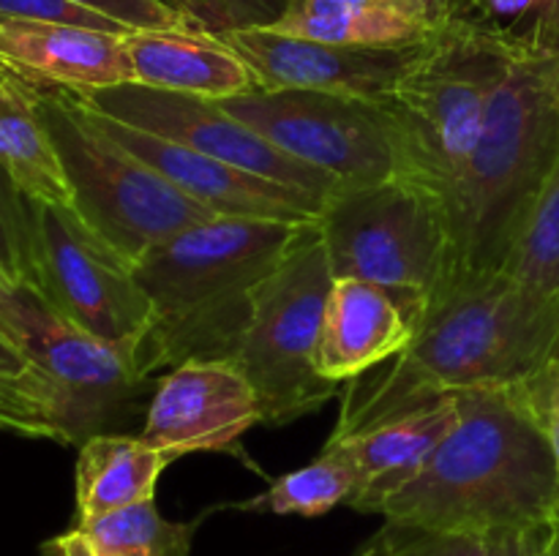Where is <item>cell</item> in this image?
<instances>
[{
	"label": "cell",
	"mask_w": 559,
	"mask_h": 556,
	"mask_svg": "<svg viewBox=\"0 0 559 556\" xmlns=\"http://www.w3.org/2000/svg\"><path fill=\"white\" fill-rule=\"evenodd\" d=\"M469 5H473V0H459V14H464V11H467Z\"/></svg>",
	"instance_id": "f35d334b"
},
{
	"label": "cell",
	"mask_w": 559,
	"mask_h": 556,
	"mask_svg": "<svg viewBox=\"0 0 559 556\" xmlns=\"http://www.w3.org/2000/svg\"><path fill=\"white\" fill-rule=\"evenodd\" d=\"M311 221L211 218L147 251L134 265L153 319L131 349L142 382L186 360H229L260 283L282 265Z\"/></svg>",
	"instance_id": "277c9868"
},
{
	"label": "cell",
	"mask_w": 559,
	"mask_h": 556,
	"mask_svg": "<svg viewBox=\"0 0 559 556\" xmlns=\"http://www.w3.org/2000/svg\"><path fill=\"white\" fill-rule=\"evenodd\" d=\"M0 376H5V379L36 382V385L49 387V390L55 392L52 382L44 376V371L38 368V365H33V360L27 358L25 352H22V347H16V343L11 341V338L5 336L3 330H0ZM55 398H58V392H55ZM60 420H63V418H60ZM63 434H66V431H63Z\"/></svg>",
	"instance_id": "836d02e7"
},
{
	"label": "cell",
	"mask_w": 559,
	"mask_h": 556,
	"mask_svg": "<svg viewBox=\"0 0 559 556\" xmlns=\"http://www.w3.org/2000/svg\"><path fill=\"white\" fill-rule=\"evenodd\" d=\"M377 556H486V540L469 534H440L385 523L371 540Z\"/></svg>",
	"instance_id": "f1b7e54d"
},
{
	"label": "cell",
	"mask_w": 559,
	"mask_h": 556,
	"mask_svg": "<svg viewBox=\"0 0 559 556\" xmlns=\"http://www.w3.org/2000/svg\"><path fill=\"white\" fill-rule=\"evenodd\" d=\"M33 289L71 325L131 352L153 319L131 262L104 243L74 207L31 200Z\"/></svg>",
	"instance_id": "30bf717a"
},
{
	"label": "cell",
	"mask_w": 559,
	"mask_h": 556,
	"mask_svg": "<svg viewBox=\"0 0 559 556\" xmlns=\"http://www.w3.org/2000/svg\"><path fill=\"white\" fill-rule=\"evenodd\" d=\"M98 556H191L197 523L167 521L147 499L76 523Z\"/></svg>",
	"instance_id": "d4e9b609"
},
{
	"label": "cell",
	"mask_w": 559,
	"mask_h": 556,
	"mask_svg": "<svg viewBox=\"0 0 559 556\" xmlns=\"http://www.w3.org/2000/svg\"><path fill=\"white\" fill-rule=\"evenodd\" d=\"M0 164L31 200L71 207L58 150L36 109V87L0 65Z\"/></svg>",
	"instance_id": "7402d4cb"
},
{
	"label": "cell",
	"mask_w": 559,
	"mask_h": 556,
	"mask_svg": "<svg viewBox=\"0 0 559 556\" xmlns=\"http://www.w3.org/2000/svg\"><path fill=\"white\" fill-rule=\"evenodd\" d=\"M9 336L52 382L66 445L102 434L118 403L142 385L131 352L71 325L33 287H11Z\"/></svg>",
	"instance_id": "7c38bea8"
},
{
	"label": "cell",
	"mask_w": 559,
	"mask_h": 556,
	"mask_svg": "<svg viewBox=\"0 0 559 556\" xmlns=\"http://www.w3.org/2000/svg\"><path fill=\"white\" fill-rule=\"evenodd\" d=\"M320 221L333 278H360L396 298L418 330L451 270V221L440 194L409 178L344 189Z\"/></svg>",
	"instance_id": "52a82bcc"
},
{
	"label": "cell",
	"mask_w": 559,
	"mask_h": 556,
	"mask_svg": "<svg viewBox=\"0 0 559 556\" xmlns=\"http://www.w3.org/2000/svg\"><path fill=\"white\" fill-rule=\"evenodd\" d=\"M459 396L448 392L369 431L328 439L342 445L358 467V488L349 507L360 512H380L382 501L426 467L431 452L459 423Z\"/></svg>",
	"instance_id": "ac0fdd59"
},
{
	"label": "cell",
	"mask_w": 559,
	"mask_h": 556,
	"mask_svg": "<svg viewBox=\"0 0 559 556\" xmlns=\"http://www.w3.org/2000/svg\"><path fill=\"white\" fill-rule=\"evenodd\" d=\"M557 0H473L464 14L480 16V20L489 22H500L502 20H519V16H530V14H540L549 5H555Z\"/></svg>",
	"instance_id": "e575fe53"
},
{
	"label": "cell",
	"mask_w": 559,
	"mask_h": 556,
	"mask_svg": "<svg viewBox=\"0 0 559 556\" xmlns=\"http://www.w3.org/2000/svg\"><path fill=\"white\" fill-rule=\"evenodd\" d=\"M415 325L391 292L360 278H333L322 311L317 371L344 382L407 349Z\"/></svg>",
	"instance_id": "e0dca14e"
},
{
	"label": "cell",
	"mask_w": 559,
	"mask_h": 556,
	"mask_svg": "<svg viewBox=\"0 0 559 556\" xmlns=\"http://www.w3.org/2000/svg\"><path fill=\"white\" fill-rule=\"evenodd\" d=\"M189 27L211 36H227L251 27H271L287 11L289 0H158Z\"/></svg>",
	"instance_id": "83f0119b"
},
{
	"label": "cell",
	"mask_w": 559,
	"mask_h": 556,
	"mask_svg": "<svg viewBox=\"0 0 559 556\" xmlns=\"http://www.w3.org/2000/svg\"><path fill=\"white\" fill-rule=\"evenodd\" d=\"M559 363V305L506 273L469 281L426 311L407 349L344 382L331 439L360 434L448 392L524 385Z\"/></svg>",
	"instance_id": "6da1fadb"
},
{
	"label": "cell",
	"mask_w": 559,
	"mask_h": 556,
	"mask_svg": "<svg viewBox=\"0 0 559 556\" xmlns=\"http://www.w3.org/2000/svg\"><path fill=\"white\" fill-rule=\"evenodd\" d=\"M0 281H3V278H0ZM3 283H5V281H3Z\"/></svg>",
	"instance_id": "60d3db41"
},
{
	"label": "cell",
	"mask_w": 559,
	"mask_h": 556,
	"mask_svg": "<svg viewBox=\"0 0 559 556\" xmlns=\"http://www.w3.org/2000/svg\"><path fill=\"white\" fill-rule=\"evenodd\" d=\"M218 104L295 161L333 174L347 189L404 178L396 125L380 104L260 87Z\"/></svg>",
	"instance_id": "9c48e42d"
},
{
	"label": "cell",
	"mask_w": 559,
	"mask_h": 556,
	"mask_svg": "<svg viewBox=\"0 0 559 556\" xmlns=\"http://www.w3.org/2000/svg\"><path fill=\"white\" fill-rule=\"evenodd\" d=\"M131 82L189 96L224 98L254 90L257 82L240 55L222 36L194 27L131 31L126 36Z\"/></svg>",
	"instance_id": "d6986e66"
},
{
	"label": "cell",
	"mask_w": 559,
	"mask_h": 556,
	"mask_svg": "<svg viewBox=\"0 0 559 556\" xmlns=\"http://www.w3.org/2000/svg\"><path fill=\"white\" fill-rule=\"evenodd\" d=\"M360 556H377V554H374V548H371V545H366L364 554H360Z\"/></svg>",
	"instance_id": "ab89813d"
},
{
	"label": "cell",
	"mask_w": 559,
	"mask_h": 556,
	"mask_svg": "<svg viewBox=\"0 0 559 556\" xmlns=\"http://www.w3.org/2000/svg\"><path fill=\"white\" fill-rule=\"evenodd\" d=\"M435 27L404 0H289L271 31L344 47H415Z\"/></svg>",
	"instance_id": "ffe728a7"
},
{
	"label": "cell",
	"mask_w": 559,
	"mask_h": 556,
	"mask_svg": "<svg viewBox=\"0 0 559 556\" xmlns=\"http://www.w3.org/2000/svg\"><path fill=\"white\" fill-rule=\"evenodd\" d=\"M486 556H559V518L489 534Z\"/></svg>",
	"instance_id": "1f68e13d"
},
{
	"label": "cell",
	"mask_w": 559,
	"mask_h": 556,
	"mask_svg": "<svg viewBox=\"0 0 559 556\" xmlns=\"http://www.w3.org/2000/svg\"><path fill=\"white\" fill-rule=\"evenodd\" d=\"M87 11L118 22L126 31H164V27H189L175 11L158 0H71Z\"/></svg>",
	"instance_id": "4dcf8cb0"
},
{
	"label": "cell",
	"mask_w": 559,
	"mask_h": 556,
	"mask_svg": "<svg viewBox=\"0 0 559 556\" xmlns=\"http://www.w3.org/2000/svg\"><path fill=\"white\" fill-rule=\"evenodd\" d=\"M459 423L382 501L385 523L486 540L557 518V467L522 385L462 390Z\"/></svg>",
	"instance_id": "3957f363"
},
{
	"label": "cell",
	"mask_w": 559,
	"mask_h": 556,
	"mask_svg": "<svg viewBox=\"0 0 559 556\" xmlns=\"http://www.w3.org/2000/svg\"><path fill=\"white\" fill-rule=\"evenodd\" d=\"M0 20H25V22H55V25H74V27H91V31L118 33V36H129L118 22L107 20V16L87 11L82 5L71 3V0H0Z\"/></svg>",
	"instance_id": "f546056e"
},
{
	"label": "cell",
	"mask_w": 559,
	"mask_h": 556,
	"mask_svg": "<svg viewBox=\"0 0 559 556\" xmlns=\"http://www.w3.org/2000/svg\"><path fill=\"white\" fill-rule=\"evenodd\" d=\"M0 431L66 445L60 403L49 387L0 376Z\"/></svg>",
	"instance_id": "4316f807"
},
{
	"label": "cell",
	"mask_w": 559,
	"mask_h": 556,
	"mask_svg": "<svg viewBox=\"0 0 559 556\" xmlns=\"http://www.w3.org/2000/svg\"><path fill=\"white\" fill-rule=\"evenodd\" d=\"M331 283L320 221H311L254 292L251 319L229 363L254 387L265 425H287L342 396L344 385L317 371V341Z\"/></svg>",
	"instance_id": "ba28073f"
},
{
	"label": "cell",
	"mask_w": 559,
	"mask_h": 556,
	"mask_svg": "<svg viewBox=\"0 0 559 556\" xmlns=\"http://www.w3.org/2000/svg\"><path fill=\"white\" fill-rule=\"evenodd\" d=\"M500 273L533 298L559 305V161L524 216Z\"/></svg>",
	"instance_id": "cb8c5ba5"
},
{
	"label": "cell",
	"mask_w": 559,
	"mask_h": 556,
	"mask_svg": "<svg viewBox=\"0 0 559 556\" xmlns=\"http://www.w3.org/2000/svg\"><path fill=\"white\" fill-rule=\"evenodd\" d=\"M9 294H11V287L0 281V330H3L5 336H9ZM11 341H14V338H11Z\"/></svg>",
	"instance_id": "74e56055"
},
{
	"label": "cell",
	"mask_w": 559,
	"mask_h": 556,
	"mask_svg": "<svg viewBox=\"0 0 559 556\" xmlns=\"http://www.w3.org/2000/svg\"><path fill=\"white\" fill-rule=\"evenodd\" d=\"M404 3L431 25H440L448 16L459 14V0H404Z\"/></svg>",
	"instance_id": "8d00e7d4"
},
{
	"label": "cell",
	"mask_w": 559,
	"mask_h": 556,
	"mask_svg": "<svg viewBox=\"0 0 559 556\" xmlns=\"http://www.w3.org/2000/svg\"><path fill=\"white\" fill-rule=\"evenodd\" d=\"M557 161L559 0L535 14L533 25L519 27L516 55L491 96L473 156L448 200L451 270L440 300L464 283L500 273Z\"/></svg>",
	"instance_id": "7a4b0ae2"
},
{
	"label": "cell",
	"mask_w": 559,
	"mask_h": 556,
	"mask_svg": "<svg viewBox=\"0 0 559 556\" xmlns=\"http://www.w3.org/2000/svg\"><path fill=\"white\" fill-rule=\"evenodd\" d=\"M524 392L533 407L535 418H538L540 428H544L546 439H549L551 452H555L557 467V485H559V363H551L549 368L540 371L530 382H524ZM557 518H559V499H557Z\"/></svg>",
	"instance_id": "d6a6232c"
},
{
	"label": "cell",
	"mask_w": 559,
	"mask_h": 556,
	"mask_svg": "<svg viewBox=\"0 0 559 556\" xmlns=\"http://www.w3.org/2000/svg\"><path fill=\"white\" fill-rule=\"evenodd\" d=\"M355 488H358V467L353 456L336 442H325L314 461L273 480L265 494L243 501L240 510L317 518L331 512L342 501L349 505Z\"/></svg>",
	"instance_id": "603a6c76"
},
{
	"label": "cell",
	"mask_w": 559,
	"mask_h": 556,
	"mask_svg": "<svg viewBox=\"0 0 559 556\" xmlns=\"http://www.w3.org/2000/svg\"><path fill=\"white\" fill-rule=\"evenodd\" d=\"M519 47V27L453 14L385 101L402 145L404 178L451 200L475 150L495 90Z\"/></svg>",
	"instance_id": "5b68a950"
},
{
	"label": "cell",
	"mask_w": 559,
	"mask_h": 556,
	"mask_svg": "<svg viewBox=\"0 0 559 556\" xmlns=\"http://www.w3.org/2000/svg\"><path fill=\"white\" fill-rule=\"evenodd\" d=\"M249 65L260 90H314L385 107L424 44L344 47L251 27L222 36Z\"/></svg>",
	"instance_id": "4fadbf2b"
},
{
	"label": "cell",
	"mask_w": 559,
	"mask_h": 556,
	"mask_svg": "<svg viewBox=\"0 0 559 556\" xmlns=\"http://www.w3.org/2000/svg\"><path fill=\"white\" fill-rule=\"evenodd\" d=\"M82 98V96H80ZM85 101V98H82ZM87 104V101H85ZM91 107V104H87ZM96 123L115 142L134 153L136 158L156 169L164 180L175 185L180 194L194 200L213 216L222 218H267V221H317L325 210V202L311 194L271 183L257 174L235 169L207 153L194 150L180 142L147 134L129 123L102 114L93 109Z\"/></svg>",
	"instance_id": "9a60e30c"
},
{
	"label": "cell",
	"mask_w": 559,
	"mask_h": 556,
	"mask_svg": "<svg viewBox=\"0 0 559 556\" xmlns=\"http://www.w3.org/2000/svg\"><path fill=\"white\" fill-rule=\"evenodd\" d=\"M0 65L31 85L80 96L131 82L126 36L55 22L0 20Z\"/></svg>",
	"instance_id": "2e32d148"
},
{
	"label": "cell",
	"mask_w": 559,
	"mask_h": 556,
	"mask_svg": "<svg viewBox=\"0 0 559 556\" xmlns=\"http://www.w3.org/2000/svg\"><path fill=\"white\" fill-rule=\"evenodd\" d=\"M173 458L142 436L93 434L76 458V523L153 499Z\"/></svg>",
	"instance_id": "44dd1931"
},
{
	"label": "cell",
	"mask_w": 559,
	"mask_h": 556,
	"mask_svg": "<svg viewBox=\"0 0 559 556\" xmlns=\"http://www.w3.org/2000/svg\"><path fill=\"white\" fill-rule=\"evenodd\" d=\"M80 96V93H76ZM87 104L102 114L129 123L147 134L164 136V140L180 142L194 150L207 153L218 161L235 169L257 174L271 183L287 185V189L311 194L328 205L347 185L333 174L320 172L309 164L295 161L293 156L278 150L276 145L257 134L254 129L229 114L213 98L189 96V93L156 90L145 85H118L104 90L85 93Z\"/></svg>",
	"instance_id": "8fae6325"
},
{
	"label": "cell",
	"mask_w": 559,
	"mask_h": 556,
	"mask_svg": "<svg viewBox=\"0 0 559 556\" xmlns=\"http://www.w3.org/2000/svg\"><path fill=\"white\" fill-rule=\"evenodd\" d=\"M0 278L9 287H33V210L31 196L20 191L0 164Z\"/></svg>",
	"instance_id": "484cf974"
},
{
	"label": "cell",
	"mask_w": 559,
	"mask_h": 556,
	"mask_svg": "<svg viewBox=\"0 0 559 556\" xmlns=\"http://www.w3.org/2000/svg\"><path fill=\"white\" fill-rule=\"evenodd\" d=\"M33 87L38 118L69 180L71 207L126 262L136 265L183 229L216 218L115 142L76 93Z\"/></svg>",
	"instance_id": "8992f818"
},
{
	"label": "cell",
	"mask_w": 559,
	"mask_h": 556,
	"mask_svg": "<svg viewBox=\"0 0 559 556\" xmlns=\"http://www.w3.org/2000/svg\"><path fill=\"white\" fill-rule=\"evenodd\" d=\"M41 551L47 556H98L96 548H93V543L87 540V534L82 532L80 527L47 540V543L41 545Z\"/></svg>",
	"instance_id": "d590c367"
},
{
	"label": "cell",
	"mask_w": 559,
	"mask_h": 556,
	"mask_svg": "<svg viewBox=\"0 0 559 556\" xmlns=\"http://www.w3.org/2000/svg\"><path fill=\"white\" fill-rule=\"evenodd\" d=\"M257 423H262L260 401L238 365L186 360L158 382L140 436L175 461L227 450Z\"/></svg>",
	"instance_id": "5bb4252c"
}]
</instances>
